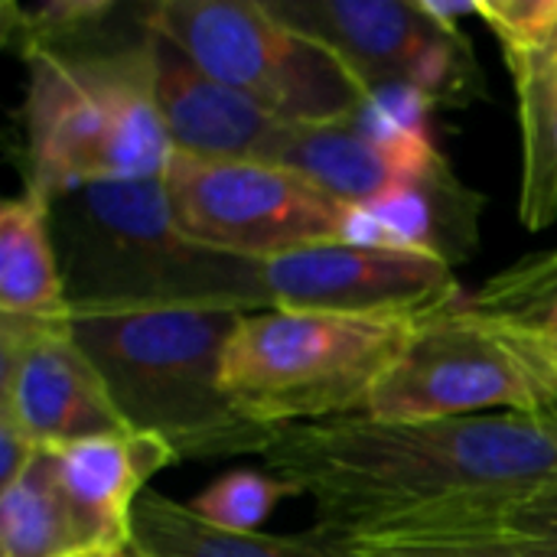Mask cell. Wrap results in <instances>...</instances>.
Wrapping results in <instances>:
<instances>
[{"label":"cell","mask_w":557,"mask_h":557,"mask_svg":"<svg viewBox=\"0 0 557 557\" xmlns=\"http://www.w3.org/2000/svg\"><path fill=\"white\" fill-rule=\"evenodd\" d=\"M261 463L313 503V529L333 539L496 529L516 499L557 476V414H346L277 428Z\"/></svg>","instance_id":"obj_1"},{"label":"cell","mask_w":557,"mask_h":557,"mask_svg":"<svg viewBox=\"0 0 557 557\" xmlns=\"http://www.w3.org/2000/svg\"><path fill=\"white\" fill-rule=\"evenodd\" d=\"M69 317L166 307L268 310L258 261L189 242L170 209L166 183H95L49 199Z\"/></svg>","instance_id":"obj_2"},{"label":"cell","mask_w":557,"mask_h":557,"mask_svg":"<svg viewBox=\"0 0 557 557\" xmlns=\"http://www.w3.org/2000/svg\"><path fill=\"white\" fill-rule=\"evenodd\" d=\"M242 317L225 307H166L72 313L69 326L127 431L163 441L180 460L261 457L274 431L245 418L222 388V356Z\"/></svg>","instance_id":"obj_3"},{"label":"cell","mask_w":557,"mask_h":557,"mask_svg":"<svg viewBox=\"0 0 557 557\" xmlns=\"http://www.w3.org/2000/svg\"><path fill=\"white\" fill-rule=\"evenodd\" d=\"M29 186L46 199L127 180H160L173 160L147 33L121 46L26 49Z\"/></svg>","instance_id":"obj_4"},{"label":"cell","mask_w":557,"mask_h":557,"mask_svg":"<svg viewBox=\"0 0 557 557\" xmlns=\"http://www.w3.org/2000/svg\"><path fill=\"white\" fill-rule=\"evenodd\" d=\"M418 323L310 310H255L228 336L222 388L261 428L359 414Z\"/></svg>","instance_id":"obj_5"},{"label":"cell","mask_w":557,"mask_h":557,"mask_svg":"<svg viewBox=\"0 0 557 557\" xmlns=\"http://www.w3.org/2000/svg\"><path fill=\"white\" fill-rule=\"evenodd\" d=\"M499 411L555 414L557 362L545 336L486 317L463 297L411 330L359 414L444 421Z\"/></svg>","instance_id":"obj_6"},{"label":"cell","mask_w":557,"mask_h":557,"mask_svg":"<svg viewBox=\"0 0 557 557\" xmlns=\"http://www.w3.org/2000/svg\"><path fill=\"white\" fill-rule=\"evenodd\" d=\"M144 26L290 127L349 121L369 101L326 46L281 23L264 3L163 0L144 10Z\"/></svg>","instance_id":"obj_7"},{"label":"cell","mask_w":557,"mask_h":557,"mask_svg":"<svg viewBox=\"0 0 557 557\" xmlns=\"http://www.w3.org/2000/svg\"><path fill=\"white\" fill-rule=\"evenodd\" d=\"M166 196L180 232L212 251L274 261L330 242H352L359 206L268 160H196L173 153Z\"/></svg>","instance_id":"obj_8"},{"label":"cell","mask_w":557,"mask_h":557,"mask_svg":"<svg viewBox=\"0 0 557 557\" xmlns=\"http://www.w3.org/2000/svg\"><path fill=\"white\" fill-rule=\"evenodd\" d=\"M281 23L326 46L372 95L414 88L434 104L486 95L473 42L414 0H261Z\"/></svg>","instance_id":"obj_9"},{"label":"cell","mask_w":557,"mask_h":557,"mask_svg":"<svg viewBox=\"0 0 557 557\" xmlns=\"http://www.w3.org/2000/svg\"><path fill=\"white\" fill-rule=\"evenodd\" d=\"M261 277L271 307L362 320L421 323L467 297L441 255L343 242L264 261Z\"/></svg>","instance_id":"obj_10"},{"label":"cell","mask_w":557,"mask_h":557,"mask_svg":"<svg viewBox=\"0 0 557 557\" xmlns=\"http://www.w3.org/2000/svg\"><path fill=\"white\" fill-rule=\"evenodd\" d=\"M0 418L39 450L127 431L69 320L0 317Z\"/></svg>","instance_id":"obj_11"},{"label":"cell","mask_w":557,"mask_h":557,"mask_svg":"<svg viewBox=\"0 0 557 557\" xmlns=\"http://www.w3.org/2000/svg\"><path fill=\"white\" fill-rule=\"evenodd\" d=\"M144 33L153 69V98L173 153L196 160L277 163L290 124L271 117L245 95L212 78L163 33L150 26H144Z\"/></svg>","instance_id":"obj_12"},{"label":"cell","mask_w":557,"mask_h":557,"mask_svg":"<svg viewBox=\"0 0 557 557\" xmlns=\"http://www.w3.org/2000/svg\"><path fill=\"white\" fill-rule=\"evenodd\" d=\"M277 163L356 206L395 186L434 183L450 173L431 137H385L369 131L359 114L333 124L290 127Z\"/></svg>","instance_id":"obj_13"},{"label":"cell","mask_w":557,"mask_h":557,"mask_svg":"<svg viewBox=\"0 0 557 557\" xmlns=\"http://www.w3.org/2000/svg\"><path fill=\"white\" fill-rule=\"evenodd\" d=\"M55 480L82 522L95 555H111L134 539V506L144 483L180 457L157 437L117 431L69 447H55Z\"/></svg>","instance_id":"obj_14"},{"label":"cell","mask_w":557,"mask_h":557,"mask_svg":"<svg viewBox=\"0 0 557 557\" xmlns=\"http://www.w3.org/2000/svg\"><path fill=\"white\" fill-rule=\"evenodd\" d=\"M0 317L69 320L49 199L33 186L0 209Z\"/></svg>","instance_id":"obj_15"},{"label":"cell","mask_w":557,"mask_h":557,"mask_svg":"<svg viewBox=\"0 0 557 557\" xmlns=\"http://www.w3.org/2000/svg\"><path fill=\"white\" fill-rule=\"evenodd\" d=\"M131 542L150 557H346L343 545L320 529L304 535H232L160 493L137 499Z\"/></svg>","instance_id":"obj_16"},{"label":"cell","mask_w":557,"mask_h":557,"mask_svg":"<svg viewBox=\"0 0 557 557\" xmlns=\"http://www.w3.org/2000/svg\"><path fill=\"white\" fill-rule=\"evenodd\" d=\"M95 548L75 519L52 467L39 450L26 473L0 490V557H91Z\"/></svg>","instance_id":"obj_17"},{"label":"cell","mask_w":557,"mask_h":557,"mask_svg":"<svg viewBox=\"0 0 557 557\" xmlns=\"http://www.w3.org/2000/svg\"><path fill=\"white\" fill-rule=\"evenodd\" d=\"M519 95L522 196L519 215L539 232L557 219V65L542 52L506 59Z\"/></svg>","instance_id":"obj_18"},{"label":"cell","mask_w":557,"mask_h":557,"mask_svg":"<svg viewBox=\"0 0 557 557\" xmlns=\"http://www.w3.org/2000/svg\"><path fill=\"white\" fill-rule=\"evenodd\" d=\"M467 304L539 336H557V248L512 261L493 274Z\"/></svg>","instance_id":"obj_19"},{"label":"cell","mask_w":557,"mask_h":557,"mask_svg":"<svg viewBox=\"0 0 557 557\" xmlns=\"http://www.w3.org/2000/svg\"><path fill=\"white\" fill-rule=\"evenodd\" d=\"M300 496L290 483L268 470H232L209 483L189 506L206 525L232 535H258L281 499Z\"/></svg>","instance_id":"obj_20"},{"label":"cell","mask_w":557,"mask_h":557,"mask_svg":"<svg viewBox=\"0 0 557 557\" xmlns=\"http://www.w3.org/2000/svg\"><path fill=\"white\" fill-rule=\"evenodd\" d=\"M346 557H519L496 529H447L392 539H336Z\"/></svg>","instance_id":"obj_21"},{"label":"cell","mask_w":557,"mask_h":557,"mask_svg":"<svg viewBox=\"0 0 557 557\" xmlns=\"http://www.w3.org/2000/svg\"><path fill=\"white\" fill-rule=\"evenodd\" d=\"M7 26L23 36V52L39 49V46H65L72 36L82 29L98 26L114 3H95V0H78V3H39V7H13L7 3Z\"/></svg>","instance_id":"obj_22"},{"label":"cell","mask_w":557,"mask_h":557,"mask_svg":"<svg viewBox=\"0 0 557 557\" xmlns=\"http://www.w3.org/2000/svg\"><path fill=\"white\" fill-rule=\"evenodd\" d=\"M480 20L499 36L506 59L539 52L557 29V0H480Z\"/></svg>","instance_id":"obj_23"},{"label":"cell","mask_w":557,"mask_h":557,"mask_svg":"<svg viewBox=\"0 0 557 557\" xmlns=\"http://www.w3.org/2000/svg\"><path fill=\"white\" fill-rule=\"evenodd\" d=\"M496 532L519 557H557V476L516 499L499 516Z\"/></svg>","instance_id":"obj_24"},{"label":"cell","mask_w":557,"mask_h":557,"mask_svg":"<svg viewBox=\"0 0 557 557\" xmlns=\"http://www.w3.org/2000/svg\"><path fill=\"white\" fill-rule=\"evenodd\" d=\"M39 447L7 418H0V490L16 483L36 460Z\"/></svg>","instance_id":"obj_25"},{"label":"cell","mask_w":557,"mask_h":557,"mask_svg":"<svg viewBox=\"0 0 557 557\" xmlns=\"http://www.w3.org/2000/svg\"><path fill=\"white\" fill-rule=\"evenodd\" d=\"M418 3L434 23L447 29H460L463 16H480V0H418Z\"/></svg>","instance_id":"obj_26"},{"label":"cell","mask_w":557,"mask_h":557,"mask_svg":"<svg viewBox=\"0 0 557 557\" xmlns=\"http://www.w3.org/2000/svg\"><path fill=\"white\" fill-rule=\"evenodd\" d=\"M91 557H150L147 552H140L134 542L127 545V548H121V552H111V555H91Z\"/></svg>","instance_id":"obj_27"},{"label":"cell","mask_w":557,"mask_h":557,"mask_svg":"<svg viewBox=\"0 0 557 557\" xmlns=\"http://www.w3.org/2000/svg\"><path fill=\"white\" fill-rule=\"evenodd\" d=\"M539 52H542V55H548V59L557 65V29H555V36L548 39V46H545V49H539Z\"/></svg>","instance_id":"obj_28"},{"label":"cell","mask_w":557,"mask_h":557,"mask_svg":"<svg viewBox=\"0 0 557 557\" xmlns=\"http://www.w3.org/2000/svg\"><path fill=\"white\" fill-rule=\"evenodd\" d=\"M548 339V346H552V356H555V362H557V336H545Z\"/></svg>","instance_id":"obj_29"},{"label":"cell","mask_w":557,"mask_h":557,"mask_svg":"<svg viewBox=\"0 0 557 557\" xmlns=\"http://www.w3.org/2000/svg\"><path fill=\"white\" fill-rule=\"evenodd\" d=\"M555 414H557V411H555Z\"/></svg>","instance_id":"obj_30"}]
</instances>
